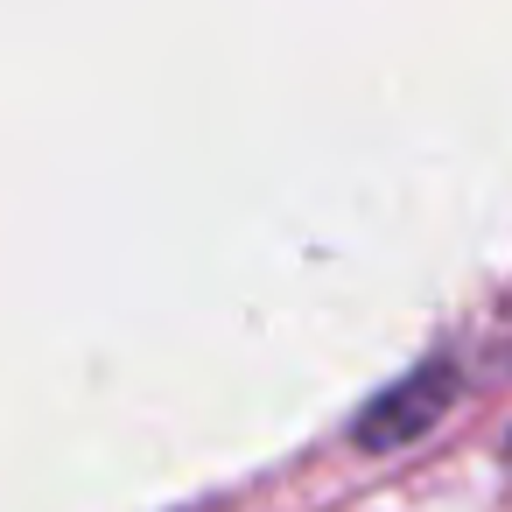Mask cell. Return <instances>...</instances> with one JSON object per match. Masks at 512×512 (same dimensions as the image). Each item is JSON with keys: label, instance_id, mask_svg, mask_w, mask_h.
<instances>
[{"label": "cell", "instance_id": "obj_1", "mask_svg": "<svg viewBox=\"0 0 512 512\" xmlns=\"http://www.w3.org/2000/svg\"><path fill=\"white\" fill-rule=\"evenodd\" d=\"M456 400V365L449 358H428L421 372H407L400 386H386L365 414H358V449H372V456H386V449H407L414 435H428L435 421H442V407Z\"/></svg>", "mask_w": 512, "mask_h": 512}]
</instances>
